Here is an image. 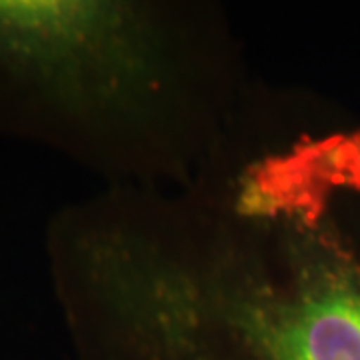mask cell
<instances>
[{
    "label": "cell",
    "instance_id": "6da1fadb",
    "mask_svg": "<svg viewBox=\"0 0 360 360\" xmlns=\"http://www.w3.org/2000/svg\"><path fill=\"white\" fill-rule=\"evenodd\" d=\"M272 345L276 360H360V286L328 283L300 295Z\"/></svg>",
    "mask_w": 360,
    "mask_h": 360
}]
</instances>
